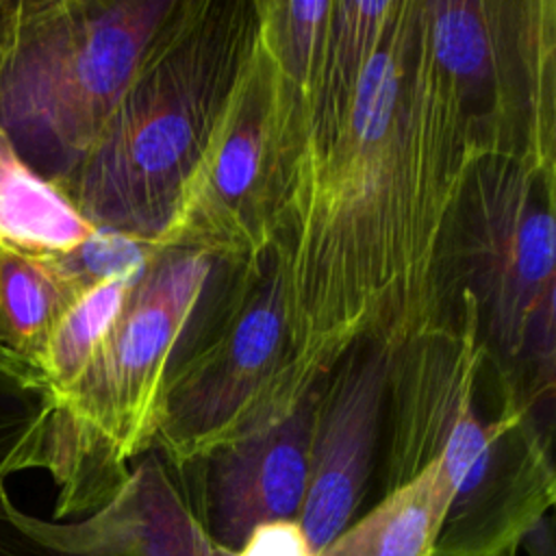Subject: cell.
<instances>
[{"mask_svg":"<svg viewBox=\"0 0 556 556\" xmlns=\"http://www.w3.org/2000/svg\"><path fill=\"white\" fill-rule=\"evenodd\" d=\"M482 156L426 52L419 0H393L384 35L369 9L337 4L276 169L267 254L287 337L250 428L293 410L354 345L395 350L441 319L445 248Z\"/></svg>","mask_w":556,"mask_h":556,"instance_id":"1","label":"cell"},{"mask_svg":"<svg viewBox=\"0 0 556 556\" xmlns=\"http://www.w3.org/2000/svg\"><path fill=\"white\" fill-rule=\"evenodd\" d=\"M489 369L465 289L437 324L391 354L380 491L441 460L454 497L434 556H497L519 545L556 502L552 428L510 393L486 417Z\"/></svg>","mask_w":556,"mask_h":556,"instance_id":"2","label":"cell"},{"mask_svg":"<svg viewBox=\"0 0 556 556\" xmlns=\"http://www.w3.org/2000/svg\"><path fill=\"white\" fill-rule=\"evenodd\" d=\"M256 0H174L98 141L59 189L156 245L256 37Z\"/></svg>","mask_w":556,"mask_h":556,"instance_id":"3","label":"cell"},{"mask_svg":"<svg viewBox=\"0 0 556 556\" xmlns=\"http://www.w3.org/2000/svg\"><path fill=\"white\" fill-rule=\"evenodd\" d=\"M215 267L195 250H161L87 367L52 397L41 469L59 491L56 519L100 508L152 452L167 378Z\"/></svg>","mask_w":556,"mask_h":556,"instance_id":"4","label":"cell"},{"mask_svg":"<svg viewBox=\"0 0 556 556\" xmlns=\"http://www.w3.org/2000/svg\"><path fill=\"white\" fill-rule=\"evenodd\" d=\"M174 0H7L0 126L41 178L80 167Z\"/></svg>","mask_w":556,"mask_h":556,"instance_id":"5","label":"cell"},{"mask_svg":"<svg viewBox=\"0 0 556 556\" xmlns=\"http://www.w3.org/2000/svg\"><path fill=\"white\" fill-rule=\"evenodd\" d=\"M556 172L473 163L443 258L445 311L465 289L500 387L552 428L556 369Z\"/></svg>","mask_w":556,"mask_h":556,"instance_id":"6","label":"cell"},{"mask_svg":"<svg viewBox=\"0 0 556 556\" xmlns=\"http://www.w3.org/2000/svg\"><path fill=\"white\" fill-rule=\"evenodd\" d=\"M419 20L482 154L556 172V2L419 0Z\"/></svg>","mask_w":556,"mask_h":556,"instance_id":"7","label":"cell"},{"mask_svg":"<svg viewBox=\"0 0 556 556\" xmlns=\"http://www.w3.org/2000/svg\"><path fill=\"white\" fill-rule=\"evenodd\" d=\"M232 282L167 378L156 454L182 471L245 432L282 361V285L269 254L230 265Z\"/></svg>","mask_w":556,"mask_h":556,"instance_id":"8","label":"cell"},{"mask_svg":"<svg viewBox=\"0 0 556 556\" xmlns=\"http://www.w3.org/2000/svg\"><path fill=\"white\" fill-rule=\"evenodd\" d=\"M271 122V74L254 37L159 250H195L224 265H252L269 252Z\"/></svg>","mask_w":556,"mask_h":556,"instance_id":"9","label":"cell"},{"mask_svg":"<svg viewBox=\"0 0 556 556\" xmlns=\"http://www.w3.org/2000/svg\"><path fill=\"white\" fill-rule=\"evenodd\" d=\"M174 471L152 450L117 493L78 521H46L0 497V556H222Z\"/></svg>","mask_w":556,"mask_h":556,"instance_id":"10","label":"cell"},{"mask_svg":"<svg viewBox=\"0 0 556 556\" xmlns=\"http://www.w3.org/2000/svg\"><path fill=\"white\" fill-rule=\"evenodd\" d=\"M391 354L382 343L354 345L315 391L308 484L300 528L315 554L358 513L384 428Z\"/></svg>","mask_w":556,"mask_h":556,"instance_id":"11","label":"cell"},{"mask_svg":"<svg viewBox=\"0 0 556 556\" xmlns=\"http://www.w3.org/2000/svg\"><path fill=\"white\" fill-rule=\"evenodd\" d=\"M315 391L287 415L245 430L178 471L189 476L191 495L185 500L217 547L237 554L256 526L300 519Z\"/></svg>","mask_w":556,"mask_h":556,"instance_id":"12","label":"cell"},{"mask_svg":"<svg viewBox=\"0 0 556 556\" xmlns=\"http://www.w3.org/2000/svg\"><path fill=\"white\" fill-rule=\"evenodd\" d=\"M454 497L441 460L428 463L352 521L317 556H434Z\"/></svg>","mask_w":556,"mask_h":556,"instance_id":"13","label":"cell"},{"mask_svg":"<svg viewBox=\"0 0 556 556\" xmlns=\"http://www.w3.org/2000/svg\"><path fill=\"white\" fill-rule=\"evenodd\" d=\"M85 291L52 254L0 250L2 356L37 376L54 328Z\"/></svg>","mask_w":556,"mask_h":556,"instance_id":"14","label":"cell"},{"mask_svg":"<svg viewBox=\"0 0 556 556\" xmlns=\"http://www.w3.org/2000/svg\"><path fill=\"white\" fill-rule=\"evenodd\" d=\"M91 226L74 202L35 174L0 135V250L63 254L80 245Z\"/></svg>","mask_w":556,"mask_h":556,"instance_id":"15","label":"cell"},{"mask_svg":"<svg viewBox=\"0 0 556 556\" xmlns=\"http://www.w3.org/2000/svg\"><path fill=\"white\" fill-rule=\"evenodd\" d=\"M137 282L119 278L98 282L70 306L54 328L37 367V376L50 397L67 391L80 376L111 332Z\"/></svg>","mask_w":556,"mask_h":556,"instance_id":"16","label":"cell"},{"mask_svg":"<svg viewBox=\"0 0 556 556\" xmlns=\"http://www.w3.org/2000/svg\"><path fill=\"white\" fill-rule=\"evenodd\" d=\"M52 397L41 380L0 356V497L9 476L43 467Z\"/></svg>","mask_w":556,"mask_h":556,"instance_id":"17","label":"cell"},{"mask_svg":"<svg viewBox=\"0 0 556 556\" xmlns=\"http://www.w3.org/2000/svg\"><path fill=\"white\" fill-rule=\"evenodd\" d=\"M159 252L161 250L148 241L113 228L96 226L80 245L52 256L83 289H89L115 278L132 282L141 280Z\"/></svg>","mask_w":556,"mask_h":556,"instance_id":"18","label":"cell"},{"mask_svg":"<svg viewBox=\"0 0 556 556\" xmlns=\"http://www.w3.org/2000/svg\"><path fill=\"white\" fill-rule=\"evenodd\" d=\"M237 556H317L298 521H269L256 526Z\"/></svg>","mask_w":556,"mask_h":556,"instance_id":"19","label":"cell"},{"mask_svg":"<svg viewBox=\"0 0 556 556\" xmlns=\"http://www.w3.org/2000/svg\"><path fill=\"white\" fill-rule=\"evenodd\" d=\"M519 547L528 552V556H554V532L549 515L541 517L519 541Z\"/></svg>","mask_w":556,"mask_h":556,"instance_id":"20","label":"cell"},{"mask_svg":"<svg viewBox=\"0 0 556 556\" xmlns=\"http://www.w3.org/2000/svg\"><path fill=\"white\" fill-rule=\"evenodd\" d=\"M519 554V545H510L508 549H504V552H500L497 556H517Z\"/></svg>","mask_w":556,"mask_h":556,"instance_id":"21","label":"cell"},{"mask_svg":"<svg viewBox=\"0 0 556 556\" xmlns=\"http://www.w3.org/2000/svg\"><path fill=\"white\" fill-rule=\"evenodd\" d=\"M222 556H237V554H232V552H224Z\"/></svg>","mask_w":556,"mask_h":556,"instance_id":"22","label":"cell"},{"mask_svg":"<svg viewBox=\"0 0 556 556\" xmlns=\"http://www.w3.org/2000/svg\"><path fill=\"white\" fill-rule=\"evenodd\" d=\"M2 132H4V130H2V126H0V135H2Z\"/></svg>","mask_w":556,"mask_h":556,"instance_id":"23","label":"cell"},{"mask_svg":"<svg viewBox=\"0 0 556 556\" xmlns=\"http://www.w3.org/2000/svg\"><path fill=\"white\" fill-rule=\"evenodd\" d=\"M0 356H2V352H0Z\"/></svg>","mask_w":556,"mask_h":556,"instance_id":"24","label":"cell"}]
</instances>
